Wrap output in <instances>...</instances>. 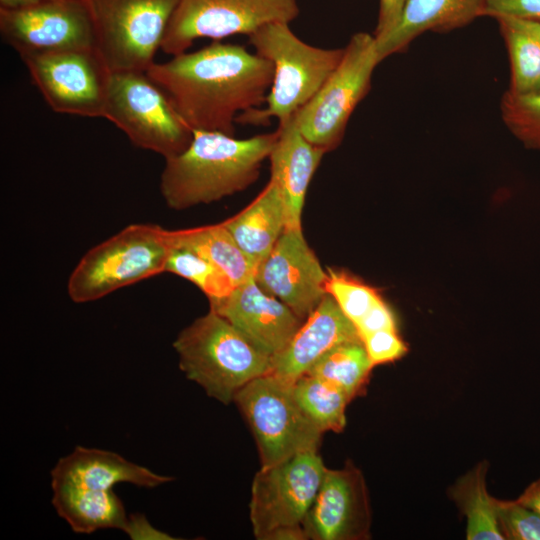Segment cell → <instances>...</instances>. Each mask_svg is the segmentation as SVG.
<instances>
[{
    "label": "cell",
    "mask_w": 540,
    "mask_h": 540,
    "mask_svg": "<svg viewBox=\"0 0 540 540\" xmlns=\"http://www.w3.org/2000/svg\"><path fill=\"white\" fill-rule=\"evenodd\" d=\"M264 540H307L302 525L285 526L269 532Z\"/></svg>",
    "instance_id": "cell-36"
},
{
    "label": "cell",
    "mask_w": 540,
    "mask_h": 540,
    "mask_svg": "<svg viewBox=\"0 0 540 540\" xmlns=\"http://www.w3.org/2000/svg\"><path fill=\"white\" fill-rule=\"evenodd\" d=\"M170 230L131 224L87 251L71 272L67 292L75 303L98 300L165 272Z\"/></svg>",
    "instance_id": "cell-5"
},
{
    "label": "cell",
    "mask_w": 540,
    "mask_h": 540,
    "mask_svg": "<svg viewBox=\"0 0 540 540\" xmlns=\"http://www.w3.org/2000/svg\"><path fill=\"white\" fill-rule=\"evenodd\" d=\"M292 387L302 411L323 433H340L344 430L346 406L352 400L346 392L308 374L296 380Z\"/></svg>",
    "instance_id": "cell-27"
},
{
    "label": "cell",
    "mask_w": 540,
    "mask_h": 540,
    "mask_svg": "<svg viewBox=\"0 0 540 540\" xmlns=\"http://www.w3.org/2000/svg\"><path fill=\"white\" fill-rule=\"evenodd\" d=\"M210 309L271 358L286 347L303 323L287 305L266 293L254 278L237 285L226 297L210 302Z\"/></svg>",
    "instance_id": "cell-16"
},
{
    "label": "cell",
    "mask_w": 540,
    "mask_h": 540,
    "mask_svg": "<svg viewBox=\"0 0 540 540\" xmlns=\"http://www.w3.org/2000/svg\"><path fill=\"white\" fill-rule=\"evenodd\" d=\"M405 0H380L378 22L374 31L375 39L387 35L396 25Z\"/></svg>",
    "instance_id": "cell-35"
},
{
    "label": "cell",
    "mask_w": 540,
    "mask_h": 540,
    "mask_svg": "<svg viewBox=\"0 0 540 540\" xmlns=\"http://www.w3.org/2000/svg\"><path fill=\"white\" fill-rule=\"evenodd\" d=\"M52 504L57 514L76 533L90 534L116 528L128 533L130 519L119 497L110 490L52 487Z\"/></svg>",
    "instance_id": "cell-22"
},
{
    "label": "cell",
    "mask_w": 540,
    "mask_h": 540,
    "mask_svg": "<svg viewBox=\"0 0 540 540\" xmlns=\"http://www.w3.org/2000/svg\"><path fill=\"white\" fill-rule=\"evenodd\" d=\"M222 224L257 268L286 226L285 205L276 183L269 180L254 201Z\"/></svg>",
    "instance_id": "cell-21"
},
{
    "label": "cell",
    "mask_w": 540,
    "mask_h": 540,
    "mask_svg": "<svg viewBox=\"0 0 540 540\" xmlns=\"http://www.w3.org/2000/svg\"><path fill=\"white\" fill-rule=\"evenodd\" d=\"M373 366L393 362L407 353V346L397 331L381 330L362 338Z\"/></svg>",
    "instance_id": "cell-32"
},
{
    "label": "cell",
    "mask_w": 540,
    "mask_h": 540,
    "mask_svg": "<svg viewBox=\"0 0 540 540\" xmlns=\"http://www.w3.org/2000/svg\"><path fill=\"white\" fill-rule=\"evenodd\" d=\"M485 0H405L395 27L376 40L379 61L404 51L426 31L448 32L484 16Z\"/></svg>",
    "instance_id": "cell-20"
},
{
    "label": "cell",
    "mask_w": 540,
    "mask_h": 540,
    "mask_svg": "<svg viewBox=\"0 0 540 540\" xmlns=\"http://www.w3.org/2000/svg\"><path fill=\"white\" fill-rule=\"evenodd\" d=\"M513 16L540 21V0H485L484 16Z\"/></svg>",
    "instance_id": "cell-33"
},
{
    "label": "cell",
    "mask_w": 540,
    "mask_h": 540,
    "mask_svg": "<svg viewBox=\"0 0 540 540\" xmlns=\"http://www.w3.org/2000/svg\"><path fill=\"white\" fill-rule=\"evenodd\" d=\"M499 529L508 540H540V515L514 500L496 498Z\"/></svg>",
    "instance_id": "cell-31"
},
{
    "label": "cell",
    "mask_w": 540,
    "mask_h": 540,
    "mask_svg": "<svg viewBox=\"0 0 540 540\" xmlns=\"http://www.w3.org/2000/svg\"><path fill=\"white\" fill-rule=\"evenodd\" d=\"M51 486L110 490L118 483L156 488L173 479L128 461L121 455L95 448L77 446L59 459L51 471Z\"/></svg>",
    "instance_id": "cell-18"
},
{
    "label": "cell",
    "mask_w": 540,
    "mask_h": 540,
    "mask_svg": "<svg viewBox=\"0 0 540 540\" xmlns=\"http://www.w3.org/2000/svg\"><path fill=\"white\" fill-rule=\"evenodd\" d=\"M20 58L53 111L104 117L112 72L96 48L29 54Z\"/></svg>",
    "instance_id": "cell-10"
},
{
    "label": "cell",
    "mask_w": 540,
    "mask_h": 540,
    "mask_svg": "<svg viewBox=\"0 0 540 540\" xmlns=\"http://www.w3.org/2000/svg\"><path fill=\"white\" fill-rule=\"evenodd\" d=\"M355 327L361 339L381 330L397 331L395 316L384 300L375 305Z\"/></svg>",
    "instance_id": "cell-34"
},
{
    "label": "cell",
    "mask_w": 540,
    "mask_h": 540,
    "mask_svg": "<svg viewBox=\"0 0 540 540\" xmlns=\"http://www.w3.org/2000/svg\"><path fill=\"white\" fill-rule=\"evenodd\" d=\"M96 49L111 72H146L179 0H88Z\"/></svg>",
    "instance_id": "cell-9"
},
{
    "label": "cell",
    "mask_w": 540,
    "mask_h": 540,
    "mask_svg": "<svg viewBox=\"0 0 540 540\" xmlns=\"http://www.w3.org/2000/svg\"><path fill=\"white\" fill-rule=\"evenodd\" d=\"M277 130L246 139L214 131H193L189 146L165 159L160 191L175 210L208 204L254 183L269 157Z\"/></svg>",
    "instance_id": "cell-2"
},
{
    "label": "cell",
    "mask_w": 540,
    "mask_h": 540,
    "mask_svg": "<svg viewBox=\"0 0 540 540\" xmlns=\"http://www.w3.org/2000/svg\"><path fill=\"white\" fill-rule=\"evenodd\" d=\"M326 468L318 451L302 452L261 467L252 481L249 505L255 538L264 540L277 528L302 525Z\"/></svg>",
    "instance_id": "cell-12"
},
{
    "label": "cell",
    "mask_w": 540,
    "mask_h": 540,
    "mask_svg": "<svg viewBox=\"0 0 540 540\" xmlns=\"http://www.w3.org/2000/svg\"><path fill=\"white\" fill-rule=\"evenodd\" d=\"M327 274V293L354 325L383 300L375 288L344 272L329 270Z\"/></svg>",
    "instance_id": "cell-30"
},
{
    "label": "cell",
    "mask_w": 540,
    "mask_h": 540,
    "mask_svg": "<svg viewBox=\"0 0 540 540\" xmlns=\"http://www.w3.org/2000/svg\"><path fill=\"white\" fill-rule=\"evenodd\" d=\"M233 401L251 428L261 467L318 451L323 432L296 402L292 384L267 373L242 387Z\"/></svg>",
    "instance_id": "cell-8"
},
{
    "label": "cell",
    "mask_w": 540,
    "mask_h": 540,
    "mask_svg": "<svg viewBox=\"0 0 540 540\" xmlns=\"http://www.w3.org/2000/svg\"><path fill=\"white\" fill-rule=\"evenodd\" d=\"M254 279L302 321L328 294V274L308 246L302 229H284L272 251L258 264Z\"/></svg>",
    "instance_id": "cell-14"
},
{
    "label": "cell",
    "mask_w": 540,
    "mask_h": 540,
    "mask_svg": "<svg viewBox=\"0 0 540 540\" xmlns=\"http://www.w3.org/2000/svg\"><path fill=\"white\" fill-rule=\"evenodd\" d=\"M3 40L19 56L77 48H96L88 0H53L21 9L0 8Z\"/></svg>",
    "instance_id": "cell-13"
},
{
    "label": "cell",
    "mask_w": 540,
    "mask_h": 540,
    "mask_svg": "<svg viewBox=\"0 0 540 540\" xmlns=\"http://www.w3.org/2000/svg\"><path fill=\"white\" fill-rule=\"evenodd\" d=\"M500 110L510 132L527 148L540 151V93L514 95L506 91Z\"/></svg>",
    "instance_id": "cell-29"
},
{
    "label": "cell",
    "mask_w": 540,
    "mask_h": 540,
    "mask_svg": "<svg viewBox=\"0 0 540 540\" xmlns=\"http://www.w3.org/2000/svg\"><path fill=\"white\" fill-rule=\"evenodd\" d=\"M325 153L301 134L292 118L279 123L268 159L271 164L270 180L278 186L285 205V228L302 229L306 192Z\"/></svg>",
    "instance_id": "cell-19"
},
{
    "label": "cell",
    "mask_w": 540,
    "mask_h": 540,
    "mask_svg": "<svg viewBox=\"0 0 540 540\" xmlns=\"http://www.w3.org/2000/svg\"><path fill=\"white\" fill-rule=\"evenodd\" d=\"M302 527L307 540L370 538L368 490L362 472L351 461L342 469L326 468Z\"/></svg>",
    "instance_id": "cell-15"
},
{
    "label": "cell",
    "mask_w": 540,
    "mask_h": 540,
    "mask_svg": "<svg viewBox=\"0 0 540 540\" xmlns=\"http://www.w3.org/2000/svg\"><path fill=\"white\" fill-rule=\"evenodd\" d=\"M103 118L136 147L165 159L183 152L193 138L167 94L142 71L112 72Z\"/></svg>",
    "instance_id": "cell-6"
},
{
    "label": "cell",
    "mask_w": 540,
    "mask_h": 540,
    "mask_svg": "<svg viewBox=\"0 0 540 540\" xmlns=\"http://www.w3.org/2000/svg\"><path fill=\"white\" fill-rule=\"evenodd\" d=\"M298 14L297 0H179L161 50L174 56L197 39L249 36L269 23L289 24Z\"/></svg>",
    "instance_id": "cell-11"
},
{
    "label": "cell",
    "mask_w": 540,
    "mask_h": 540,
    "mask_svg": "<svg viewBox=\"0 0 540 540\" xmlns=\"http://www.w3.org/2000/svg\"><path fill=\"white\" fill-rule=\"evenodd\" d=\"M53 0H0L2 9H21L35 6Z\"/></svg>",
    "instance_id": "cell-38"
},
{
    "label": "cell",
    "mask_w": 540,
    "mask_h": 540,
    "mask_svg": "<svg viewBox=\"0 0 540 540\" xmlns=\"http://www.w3.org/2000/svg\"><path fill=\"white\" fill-rule=\"evenodd\" d=\"M146 73L192 131L234 136L237 117L265 104L274 67L242 45L213 41L167 62H154Z\"/></svg>",
    "instance_id": "cell-1"
},
{
    "label": "cell",
    "mask_w": 540,
    "mask_h": 540,
    "mask_svg": "<svg viewBox=\"0 0 540 540\" xmlns=\"http://www.w3.org/2000/svg\"><path fill=\"white\" fill-rule=\"evenodd\" d=\"M255 52L270 60L273 82L266 106L241 113L236 123L266 125L271 118L283 123L304 106L339 65L342 49H323L299 39L288 23L274 22L248 36Z\"/></svg>",
    "instance_id": "cell-4"
},
{
    "label": "cell",
    "mask_w": 540,
    "mask_h": 540,
    "mask_svg": "<svg viewBox=\"0 0 540 540\" xmlns=\"http://www.w3.org/2000/svg\"><path fill=\"white\" fill-rule=\"evenodd\" d=\"M516 499L540 515V478L530 483Z\"/></svg>",
    "instance_id": "cell-37"
},
{
    "label": "cell",
    "mask_w": 540,
    "mask_h": 540,
    "mask_svg": "<svg viewBox=\"0 0 540 540\" xmlns=\"http://www.w3.org/2000/svg\"><path fill=\"white\" fill-rule=\"evenodd\" d=\"M165 272L176 274L195 284L208 297L209 302L226 297L236 287L228 275L208 259L172 242Z\"/></svg>",
    "instance_id": "cell-28"
},
{
    "label": "cell",
    "mask_w": 540,
    "mask_h": 540,
    "mask_svg": "<svg viewBox=\"0 0 540 540\" xmlns=\"http://www.w3.org/2000/svg\"><path fill=\"white\" fill-rule=\"evenodd\" d=\"M173 347L185 376L225 405L271 365V356L212 309L184 328Z\"/></svg>",
    "instance_id": "cell-3"
},
{
    "label": "cell",
    "mask_w": 540,
    "mask_h": 540,
    "mask_svg": "<svg viewBox=\"0 0 540 540\" xmlns=\"http://www.w3.org/2000/svg\"><path fill=\"white\" fill-rule=\"evenodd\" d=\"M373 367L363 341L355 340L330 349L306 374L333 384L354 399L365 391Z\"/></svg>",
    "instance_id": "cell-26"
},
{
    "label": "cell",
    "mask_w": 540,
    "mask_h": 540,
    "mask_svg": "<svg viewBox=\"0 0 540 540\" xmlns=\"http://www.w3.org/2000/svg\"><path fill=\"white\" fill-rule=\"evenodd\" d=\"M488 467L487 461L479 462L458 478L449 491L466 518L468 540H504L497 521L496 498L486 486Z\"/></svg>",
    "instance_id": "cell-25"
},
{
    "label": "cell",
    "mask_w": 540,
    "mask_h": 540,
    "mask_svg": "<svg viewBox=\"0 0 540 540\" xmlns=\"http://www.w3.org/2000/svg\"><path fill=\"white\" fill-rule=\"evenodd\" d=\"M355 340H362L355 325L327 294L286 347L271 358L268 374L293 385L330 349Z\"/></svg>",
    "instance_id": "cell-17"
},
{
    "label": "cell",
    "mask_w": 540,
    "mask_h": 540,
    "mask_svg": "<svg viewBox=\"0 0 540 540\" xmlns=\"http://www.w3.org/2000/svg\"><path fill=\"white\" fill-rule=\"evenodd\" d=\"M510 62L508 92L540 93V21L513 16L495 17Z\"/></svg>",
    "instance_id": "cell-23"
},
{
    "label": "cell",
    "mask_w": 540,
    "mask_h": 540,
    "mask_svg": "<svg viewBox=\"0 0 540 540\" xmlns=\"http://www.w3.org/2000/svg\"><path fill=\"white\" fill-rule=\"evenodd\" d=\"M171 242L208 259L231 279L235 286L254 278L256 266L239 248L221 223L196 228L170 230Z\"/></svg>",
    "instance_id": "cell-24"
},
{
    "label": "cell",
    "mask_w": 540,
    "mask_h": 540,
    "mask_svg": "<svg viewBox=\"0 0 540 540\" xmlns=\"http://www.w3.org/2000/svg\"><path fill=\"white\" fill-rule=\"evenodd\" d=\"M379 63L374 35L354 34L336 69L291 117L311 144L325 152L340 144L349 118L367 95L373 71Z\"/></svg>",
    "instance_id": "cell-7"
}]
</instances>
